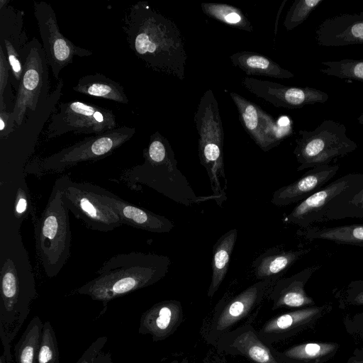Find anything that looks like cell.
I'll use <instances>...</instances> for the list:
<instances>
[{"label": "cell", "mask_w": 363, "mask_h": 363, "mask_svg": "<svg viewBox=\"0 0 363 363\" xmlns=\"http://www.w3.org/2000/svg\"><path fill=\"white\" fill-rule=\"evenodd\" d=\"M122 30L129 48L149 68L179 80L185 79L184 42L171 18L140 1L125 11Z\"/></svg>", "instance_id": "1"}, {"label": "cell", "mask_w": 363, "mask_h": 363, "mask_svg": "<svg viewBox=\"0 0 363 363\" xmlns=\"http://www.w3.org/2000/svg\"><path fill=\"white\" fill-rule=\"evenodd\" d=\"M1 258V354L8 363H12L11 343L29 315L37 291L28 255L18 233L7 240Z\"/></svg>", "instance_id": "2"}, {"label": "cell", "mask_w": 363, "mask_h": 363, "mask_svg": "<svg viewBox=\"0 0 363 363\" xmlns=\"http://www.w3.org/2000/svg\"><path fill=\"white\" fill-rule=\"evenodd\" d=\"M171 264L167 256L131 252L106 260L96 276L77 289V293L102 302V315L114 298L153 285L163 279Z\"/></svg>", "instance_id": "3"}, {"label": "cell", "mask_w": 363, "mask_h": 363, "mask_svg": "<svg viewBox=\"0 0 363 363\" xmlns=\"http://www.w3.org/2000/svg\"><path fill=\"white\" fill-rule=\"evenodd\" d=\"M199 135V157L210 179L212 196L222 206L227 200L224 167V132L218 102L211 89L205 91L194 113Z\"/></svg>", "instance_id": "4"}, {"label": "cell", "mask_w": 363, "mask_h": 363, "mask_svg": "<svg viewBox=\"0 0 363 363\" xmlns=\"http://www.w3.org/2000/svg\"><path fill=\"white\" fill-rule=\"evenodd\" d=\"M34 233L36 253L44 272L55 277L69 258L72 237L69 210L55 184Z\"/></svg>", "instance_id": "5"}, {"label": "cell", "mask_w": 363, "mask_h": 363, "mask_svg": "<svg viewBox=\"0 0 363 363\" xmlns=\"http://www.w3.org/2000/svg\"><path fill=\"white\" fill-rule=\"evenodd\" d=\"M143 164L125 169L121 175V179L130 187L142 184L186 207L215 200L212 195L199 196L195 194L177 168L174 154L164 157L143 155Z\"/></svg>", "instance_id": "6"}, {"label": "cell", "mask_w": 363, "mask_h": 363, "mask_svg": "<svg viewBox=\"0 0 363 363\" xmlns=\"http://www.w3.org/2000/svg\"><path fill=\"white\" fill-rule=\"evenodd\" d=\"M275 283L271 280L257 281L237 295L218 303L202 328L205 341L216 347L223 335L250 324Z\"/></svg>", "instance_id": "7"}, {"label": "cell", "mask_w": 363, "mask_h": 363, "mask_svg": "<svg viewBox=\"0 0 363 363\" xmlns=\"http://www.w3.org/2000/svg\"><path fill=\"white\" fill-rule=\"evenodd\" d=\"M135 132L134 128L124 125L87 137L50 156L36 160L29 169H34L32 173L41 175L60 172L82 162L101 160L129 140Z\"/></svg>", "instance_id": "8"}, {"label": "cell", "mask_w": 363, "mask_h": 363, "mask_svg": "<svg viewBox=\"0 0 363 363\" xmlns=\"http://www.w3.org/2000/svg\"><path fill=\"white\" fill-rule=\"evenodd\" d=\"M346 132L344 124L330 119L324 120L313 130H299L294 150L299 163L297 171L329 164L333 159L354 151L357 145Z\"/></svg>", "instance_id": "9"}, {"label": "cell", "mask_w": 363, "mask_h": 363, "mask_svg": "<svg viewBox=\"0 0 363 363\" xmlns=\"http://www.w3.org/2000/svg\"><path fill=\"white\" fill-rule=\"evenodd\" d=\"M23 73L19 82L12 114L16 126L32 116L47 99L49 94V65L41 43L33 38L21 52Z\"/></svg>", "instance_id": "10"}, {"label": "cell", "mask_w": 363, "mask_h": 363, "mask_svg": "<svg viewBox=\"0 0 363 363\" xmlns=\"http://www.w3.org/2000/svg\"><path fill=\"white\" fill-rule=\"evenodd\" d=\"M55 184L61 191L68 210L91 230L109 232L123 225L116 211L93 191L91 183L77 182L63 175Z\"/></svg>", "instance_id": "11"}, {"label": "cell", "mask_w": 363, "mask_h": 363, "mask_svg": "<svg viewBox=\"0 0 363 363\" xmlns=\"http://www.w3.org/2000/svg\"><path fill=\"white\" fill-rule=\"evenodd\" d=\"M115 128L116 118L111 110L74 100L60 104L45 135L48 139L67 133L100 135Z\"/></svg>", "instance_id": "12"}, {"label": "cell", "mask_w": 363, "mask_h": 363, "mask_svg": "<svg viewBox=\"0 0 363 363\" xmlns=\"http://www.w3.org/2000/svg\"><path fill=\"white\" fill-rule=\"evenodd\" d=\"M363 186V172L349 173L325 185L299 202L285 220L302 228L326 220L328 211L354 195Z\"/></svg>", "instance_id": "13"}, {"label": "cell", "mask_w": 363, "mask_h": 363, "mask_svg": "<svg viewBox=\"0 0 363 363\" xmlns=\"http://www.w3.org/2000/svg\"><path fill=\"white\" fill-rule=\"evenodd\" d=\"M33 13L49 67L56 80L75 57H89L93 54L91 50L74 44L60 32L56 13L50 4L43 1H34Z\"/></svg>", "instance_id": "14"}, {"label": "cell", "mask_w": 363, "mask_h": 363, "mask_svg": "<svg viewBox=\"0 0 363 363\" xmlns=\"http://www.w3.org/2000/svg\"><path fill=\"white\" fill-rule=\"evenodd\" d=\"M241 84L257 98L277 108H301L306 105L324 104L329 98L328 94L315 88L287 86L251 77L242 78Z\"/></svg>", "instance_id": "15"}, {"label": "cell", "mask_w": 363, "mask_h": 363, "mask_svg": "<svg viewBox=\"0 0 363 363\" xmlns=\"http://www.w3.org/2000/svg\"><path fill=\"white\" fill-rule=\"evenodd\" d=\"M332 310L330 303L293 309L269 319L257 333L265 343L272 345L313 328Z\"/></svg>", "instance_id": "16"}, {"label": "cell", "mask_w": 363, "mask_h": 363, "mask_svg": "<svg viewBox=\"0 0 363 363\" xmlns=\"http://www.w3.org/2000/svg\"><path fill=\"white\" fill-rule=\"evenodd\" d=\"M230 96L237 107L242 126L262 150L267 152L281 143L284 135L270 114L238 93L230 92Z\"/></svg>", "instance_id": "17"}, {"label": "cell", "mask_w": 363, "mask_h": 363, "mask_svg": "<svg viewBox=\"0 0 363 363\" xmlns=\"http://www.w3.org/2000/svg\"><path fill=\"white\" fill-rule=\"evenodd\" d=\"M216 348L220 354L241 356L251 363H284L277 356L274 348L259 337L251 323L223 335Z\"/></svg>", "instance_id": "18"}, {"label": "cell", "mask_w": 363, "mask_h": 363, "mask_svg": "<svg viewBox=\"0 0 363 363\" xmlns=\"http://www.w3.org/2000/svg\"><path fill=\"white\" fill-rule=\"evenodd\" d=\"M91 186L105 204L110 206L116 211L123 224L157 233H169L174 226V223L164 216L124 201L98 185L91 183Z\"/></svg>", "instance_id": "19"}, {"label": "cell", "mask_w": 363, "mask_h": 363, "mask_svg": "<svg viewBox=\"0 0 363 363\" xmlns=\"http://www.w3.org/2000/svg\"><path fill=\"white\" fill-rule=\"evenodd\" d=\"M315 39L325 47L363 44V11L325 19L315 29Z\"/></svg>", "instance_id": "20"}, {"label": "cell", "mask_w": 363, "mask_h": 363, "mask_svg": "<svg viewBox=\"0 0 363 363\" xmlns=\"http://www.w3.org/2000/svg\"><path fill=\"white\" fill-rule=\"evenodd\" d=\"M183 320L184 311L180 301H162L142 314L138 333L150 335L154 342L164 340L174 333Z\"/></svg>", "instance_id": "21"}, {"label": "cell", "mask_w": 363, "mask_h": 363, "mask_svg": "<svg viewBox=\"0 0 363 363\" xmlns=\"http://www.w3.org/2000/svg\"><path fill=\"white\" fill-rule=\"evenodd\" d=\"M320 267V265H313L292 276L279 279L273 286L268 296L272 302V309L273 311L280 308L293 310L315 306L314 299L308 295L305 286Z\"/></svg>", "instance_id": "22"}, {"label": "cell", "mask_w": 363, "mask_h": 363, "mask_svg": "<svg viewBox=\"0 0 363 363\" xmlns=\"http://www.w3.org/2000/svg\"><path fill=\"white\" fill-rule=\"evenodd\" d=\"M339 165H320L311 168L299 179L276 190L271 203L286 206L301 202L320 189L337 174Z\"/></svg>", "instance_id": "23"}, {"label": "cell", "mask_w": 363, "mask_h": 363, "mask_svg": "<svg viewBox=\"0 0 363 363\" xmlns=\"http://www.w3.org/2000/svg\"><path fill=\"white\" fill-rule=\"evenodd\" d=\"M310 249L284 250L271 248L259 255L252 267L258 281L271 280L277 282L301 257L308 253Z\"/></svg>", "instance_id": "24"}, {"label": "cell", "mask_w": 363, "mask_h": 363, "mask_svg": "<svg viewBox=\"0 0 363 363\" xmlns=\"http://www.w3.org/2000/svg\"><path fill=\"white\" fill-rule=\"evenodd\" d=\"M340 347L335 342H308L281 351L274 349V352L284 363H326L335 356Z\"/></svg>", "instance_id": "25"}, {"label": "cell", "mask_w": 363, "mask_h": 363, "mask_svg": "<svg viewBox=\"0 0 363 363\" xmlns=\"http://www.w3.org/2000/svg\"><path fill=\"white\" fill-rule=\"evenodd\" d=\"M232 64L247 75L291 79L294 74L269 57L252 51H239L229 56Z\"/></svg>", "instance_id": "26"}, {"label": "cell", "mask_w": 363, "mask_h": 363, "mask_svg": "<svg viewBox=\"0 0 363 363\" xmlns=\"http://www.w3.org/2000/svg\"><path fill=\"white\" fill-rule=\"evenodd\" d=\"M73 90L92 97L101 98L120 104H128V99L123 86L101 73L79 78Z\"/></svg>", "instance_id": "27"}, {"label": "cell", "mask_w": 363, "mask_h": 363, "mask_svg": "<svg viewBox=\"0 0 363 363\" xmlns=\"http://www.w3.org/2000/svg\"><path fill=\"white\" fill-rule=\"evenodd\" d=\"M238 238L236 228L229 230L221 235L213 248L211 283L207 296L212 298L225 278L230 265V257Z\"/></svg>", "instance_id": "28"}, {"label": "cell", "mask_w": 363, "mask_h": 363, "mask_svg": "<svg viewBox=\"0 0 363 363\" xmlns=\"http://www.w3.org/2000/svg\"><path fill=\"white\" fill-rule=\"evenodd\" d=\"M303 229L299 234L309 240H323L363 247V223L324 228L308 227Z\"/></svg>", "instance_id": "29"}, {"label": "cell", "mask_w": 363, "mask_h": 363, "mask_svg": "<svg viewBox=\"0 0 363 363\" xmlns=\"http://www.w3.org/2000/svg\"><path fill=\"white\" fill-rule=\"evenodd\" d=\"M43 325L37 315L29 322L14 347L16 363H37Z\"/></svg>", "instance_id": "30"}, {"label": "cell", "mask_w": 363, "mask_h": 363, "mask_svg": "<svg viewBox=\"0 0 363 363\" xmlns=\"http://www.w3.org/2000/svg\"><path fill=\"white\" fill-rule=\"evenodd\" d=\"M201 8L206 16L223 23L245 31H253V26L248 18L240 9L234 6L203 2L201 4Z\"/></svg>", "instance_id": "31"}, {"label": "cell", "mask_w": 363, "mask_h": 363, "mask_svg": "<svg viewBox=\"0 0 363 363\" xmlns=\"http://www.w3.org/2000/svg\"><path fill=\"white\" fill-rule=\"evenodd\" d=\"M321 64L326 68L319 71L326 75L363 82V60L344 59Z\"/></svg>", "instance_id": "32"}, {"label": "cell", "mask_w": 363, "mask_h": 363, "mask_svg": "<svg viewBox=\"0 0 363 363\" xmlns=\"http://www.w3.org/2000/svg\"><path fill=\"white\" fill-rule=\"evenodd\" d=\"M347 218H363V186L350 199L333 207L327 214L326 220Z\"/></svg>", "instance_id": "33"}, {"label": "cell", "mask_w": 363, "mask_h": 363, "mask_svg": "<svg viewBox=\"0 0 363 363\" xmlns=\"http://www.w3.org/2000/svg\"><path fill=\"white\" fill-rule=\"evenodd\" d=\"M323 1V0H295L286 15L283 26L287 30L294 29L303 23Z\"/></svg>", "instance_id": "34"}, {"label": "cell", "mask_w": 363, "mask_h": 363, "mask_svg": "<svg viewBox=\"0 0 363 363\" xmlns=\"http://www.w3.org/2000/svg\"><path fill=\"white\" fill-rule=\"evenodd\" d=\"M59 348L54 329L49 321L44 323L37 363H59Z\"/></svg>", "instance_id": "35"}, {"label": "cell", "mask_w": 363, "mask_h": 363, "mask_svg": "<svg viewBox=\"0 0 363 363\" xmlns=\"http://www.w3.org/2000/svg\"><path fill=\"white\" fill-rule=\"evenodd\" d=\"M335 297L341 308L363 306V279L350 281L336 293Z\"/></svg>", "instance_id": "36"}, {"label": "cell", "mask_w": 363, "mask_h": 363, "mask_svg": "<svg viewBox=\"0 0 363 363\" xmlns=\"http://www.w3.org/2000/svg\"><path fill=\"white\" fill-rule=\"evenodd\" d=\"M343 324L348 334L363 339V311L346 315L343 318Z\"/></svg>", "instance_id": "37"}, {"label": "cell", "mask_w": 363, "mask_h": 363, "mask_svg": "<svg viewBox=\"0 0 363 363\" xmlns=\"http://www.w3.org/2000/svg\"><path fill=\"white\" fill-rule=\"evenodd\" d=\"M9 70L11 68L7 57L0 47V111L6 109L4 97L8 84Z\"/></svg>", "instance_id": "38"}, {"label": "cell", "mask_w": 363, "mask_h": 363, "mask_svg": "<svg viewBox=\"0 0 363 363\" xmlns=\"http://www.w3.org/2000/svg\"><path fill=\"white\" fill-rule=\"evenodd\" d=\"M108 341L106 336H101L95 340L84 352L76 363H94L98 355Z\"/></svg>", "instance_id": "39"}, {"label": "cell", "mask_w": 363, "mask_h": 363, "mask_svg": "<svg viewBox=\"0 0 363 363\" xmlns=\"http://www.w3.org/2000/svg\"><path fill=\"white\" fill-rule=\"evenodd\" d=\"M16 122L12 112L6 109L0 111V136L1 138H7L13 130Z\"/></svg>", "instance_id": "40"}, {"label": "cell", "mask_w": 363, "mask_h": 363, "mask_svg": "<svg viewBox=\"0 0 363 363\" xmlns=\"http://www.w3.org/2000/svg\"><path fill=\"white\" fill-rule=\"evenodd\" d=\"M28 201L26 196L23 191H20V194L18 196V200L16 204V212L18 214H22L25 212L27 208Z\"/></svg>", "instance_id": "41"}, {"label": "cell", "mask_w": 363, "mask_h": 363, "mask_svg": "<svg viewBox=\"0 0 363 363\" xmlns=\"http://www.w3.org/2000/svg\"><path fill=\"white\" fill-rule=\"evenodd\" d=\"M94 363H113L109 352H100Z\"/></svg>", "instance_id": "42"}, {"label": "cell", "mask_w": 363, "mask_h": 363, "mask_svg": "<svg viewBox=\"0 0 363 363\" xmlns=\"http://www.w3.org/2000/svg\"><path fill=\"white\" fill-rule=\"evenodd\" d=\"M345 363H363V356L352 355Z\"/></svg>", "instance_id": "43"}, {"label": "cell", "mask_w": 363, "mask_h": 363, "mask_svg": "<svg viewBox=\"0 0 363 363\" xmlns=\"http://www.w3.org/2000/svg\"><path fill=\"white\" fill-rule=\"evenodd\" d=\"M205 363H225L224 360L218 356H214Z\"/></svg>", "instance_id": "44"}, {"label": "cell", "mask_w": 363, "mask_h": 363, "mask_svg": "<svg viewBox=\"0 0 363 363\" xmlns=\"http://www.w3.org/2000/svg\"><path fill=\"white\" fill-rule=\"evenodd\" d=\"M169 363H190L189 359L186 357H184L182 359H175Z\"/></svg>", "instance_id": "45"}, {"label": "cell", "mask_w": 363, "mask_h": 363, "mask_svg": "<svg viewBox=\"0 0 363 363\" xmlns=\"http://www.w3.org/2000/svg\"><path fill=\"white\" fill-rule=\"evenodd\" d=\"M353 355L363 356V347L360 348H356L353 352Z\"/></svg>", "instance_id": "46"}, {"label": "cell", "mask_w": 363, "mask_h": 363, "mask_svg": "<svg viewBox=\"0 0 363 363\" xmlns=\"http://www.w3.org/2000/svg\"><path fill=\"white\" fill-rule=\"evenodd\" d=\"M357 121L359 122V124L362 125H363V112L362 113V114L358 117L357 118Z\"/></svg>", "instance_id": "47"}, {"label": "cell", "mask_w": 363, "mask_h": 363, "mask_svg": "<svg viewBox=\"0 0 363 363\" xmlns=\"http://www.w3.org/2000/svg\"><path fill=\"white\" fill-rule=\"evenodd\" d=\"M0 363H7L5 359L1 355L0 357Z\"/></svg>", "instance_id": "48"}]
</instances>
